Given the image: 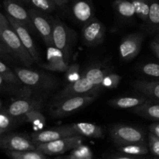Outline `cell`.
Returning a JSON list of instances; mask_svg holds the SVG:
<instances>
[{"mask_svg":"<svg viewBox=\"0 0 159 159\" xmlns=\"http://www.w3.org/2000/svg\"><path fill=\"white\" fill-rule=\"evenodd\" d=\"M0 28L2 44L5 49L26 66L32 65L35 62L32 56L23 46L20 37L9 23L7 17L2 12H0Z\"/></svg>","mask_w":159,"mask_h":159,"instance_id":"1","label":"cell"},{"mask_svg":"<svg viewBox=\"0 0 159 159\" xmlns=\"http://www.w3.org/2000/svg\"><path fill=\"white\" fill-rule=\"evenodd\" d=\"M14 72L23 85L34 89L49 91L58 85L57 79L48 73L23 68H15Z\"/></svg>","mask_w":159,"mask_h":159,"instance_id":"2","label":"cell"},{"mask_svg":"<svg viewBox=\"0 0 159 159\" xmlns=\"http://www.w3.org/2000/svg\"><path fill=\"white\" fill-rule=\"evenodd\" d=\"M98 93L85 94L65 98L54 102L50 108V113L54 118L66 117L75 112L89 105L97 97Z\"/></svg>","mask_w":159,"mask_h":159,"instance_id":"3","label":"cell"},{"mask_svg":"<svg viewBox=\"0 0 159 159\" xmlns=\"http://www.w3.org/2000/svg\"><path fill=\"white\" fill-rule=\"evenodd\" d=\"M52 23L53 44L63 53L65 61L68 63L75 43V33L58 19H52Z\"/></svg>","mask_w":159,"mask_h":159,"instance_id":"4","label":"cell"},{"mask_svg":"<svg viewBox=\"0 0 159 159\" xmlns=\"http://www.w3.org/2000/svg\"><path fill=\"white\" fill-rule=\"evenodd\" d=\"M110 135L117 147L127 144L146 143L144 132L138 127L127 125L113 126L110 130Z\"/></svg>","mask_w":159,"mask_h":159,"instance_id":"5","label":"cell"},{"mask_svg":"<svg viewBox=\"0 0 159 159\" xmlns=\"http://www.w3.org/2000/svg\"><path fill=\"white\" fill-rule=\"evenodd\" d=\"M83 138L81 135L68 137L56 140L51 142L44 143L37 145V150L44 155H61L68 152H71L76 147L82 144Z\"/></svg>","mask_w":159,"mask_h":159,"instance_id":"6","label":"cell"},{"mask_svg":"<svg viewBox=\"0 0 159 159\" xmlns=\"http://www.w3.org/2000/svg\"><path fill=\"white\" fill-rule=\"evenodd\" d=\"M0 149L3 151L23 152L37 149L30 136L19 133H5L0 135Z\"/></svg>","mask_w":159,"mask_h":159,"instance_id":"7","label":"cell"},{"mask_svg":"<svg viewBox=\"0 0 159 159\" xmlns=\"http://www.w3.org/2000/svg\"><path fill=\"white\" fill-rule=\"evenodd\" d=\"M99 92H100V90L95 86L93 83H91L83 75H82L78 80L71 83H68L61 91L59 92L57 96L54 97V101L57 102L65 98L98 93Z\"/></svg>","mask_w":159,"mask_h":159,"instance_id":"8","label":"cell"},{"mask_svg":"<svg viewBox=\"0 0 159 159\" xmlns=\"http://www.w3.org/2000/svg\"><path fill=\"white\" fill-rule=\"evenodd\" d=\"M31 20L34 23L36 31L40 34L42 40L48 47L54 46L52 40L53 23L52 19L47 14L37 9H29Z\"/></svg>","mask_w":159,"mask_h":159,"instance_id":"9","label":"cell"},{"mask_svg":"<svg viewBox=\"0 0 159 159\" xmlns=\"http://www.w3.org/2000/svg\"><path fill=\"white\" fill-rule=\"evenodd\" d=\"M106 37V27L100 20L92 19L82 26V39L88 47H96L103 42Z\"/></svg>","mask_w":159,"mask_h":159,"instance_id":"10","label":"cell"},{"mask_svg":"<svg viewBox=\"0 0 159 159\" xmlns=\"http://www.w3.org/2000/svg\"><path fill=\"white\" fill-rule=\"evenodd\" d=\"M75 135L79 134H77L71 125H66L56 127V128L49 129V130L34 132V133L30 134V136L33 142L37 146L38 144L51 142V141H56V140L75 136Z\"/></svg>","mask_w":159,"mask_h":159,"instance_id":"11","label":"cell"},{"mask_svg":"<svg viewBox=\"0 0 159 159\" xmlns=\"http://www.w3.org/2000/svg\"><path fill=\"white\" fill-rule=\"evenodd\" d=\"M144 36L141 33L129 34L122 39L119 47L121 59L124 61H130L138 55L141 50Z\"/></svg>","mask_w":159,"mask_h":159,"instance_id":"12","label":"cell"},{"mask_svg":"<svg viewBox=\"0 0 159 159\" xmlns=\"http://www.w3.org/2000/svg\"><path fill=\"white\" fill-rule=\"evenodd\" d=\"M6 17H7L8 20H9L12 27L13 28V30L16 31L18 37H20L23 46L26 48L28 52L30 53V54L32 56L34 61L40 64V55H39L38 51H37V48H36L32 37L30 35V31L24 25L22 24L21 23L18 22L17 20H14L13 18H12L9 16L6 15Z\"/></svg>","mask_w":159,"mask_h":159,"instance_id":"13","label":"cell"},{"mask_svg":"<svg viewBox=\"0 0 159 159\" xmlns=\"http://www.w3.org/2000/svg\"><path fill=\"white\" fill-rule=\"evenodd\" d=\"M42 106V100L40 99L23 97L13 101L6 108V112L12 117L23 116L26 113L33 110H40Z\"/></svg>","mask_w":159,"mask_h":159,"instance_id":"14","label":"cell"},{"mask_svg":"<svg viewBox=\"0 0 159 159\" xmlns=\"http://www.w3.org/2000/svg\"><path fill=\"white\" fill-rule=\"evenodd\" d=\"M3 6L7 16L24 25L30 33H34V31H36L29 11L26 10L23 6L12 0H5L3 2Z\"/></svg>","mask_w":159,"mask_h":159,"instance_id":"15","label":"cell"},{"mask_svg":"<svg viewBox=\"0 0 159 159\" xmlns=\"http://www.w3.org/2000/svg\"><path fill=\"white\" fill-rule=\"evenodd\" d=\"M40 65L48 71L59 72H65L69 66L68 62L65 61L63 53L54 46L48 47L47 62Z\"/></svg>","mask_w":159,"mask_h":159,"instance_id":"16","label":"cell"},{"mask_svg":"<svg viewBox=\"0 0 159 159\" xmlns=\"http://www.w3.org/2000/svg\"><path fill=\"white\" fill-rule=\"evenodd\" d=\"M71 13L79 23L85 24L94 18V9L88 0H75L71 5Z\"/></svg>","mask_w":159,"mask_h":159,"instance_id":"17","label":"cell"},{"mask_svg":"<svg viewBox=\"0 0 159 159\" xmlns=\"http://www.w3.org/2000/svg\"><path fill=\"white\" fill-rule=\"evenodd\" d=\"M77 134L90 138H102L103 130L100 126L92 123H76L71 124Z\"/></svg>","mask_w":159,"mask_h":159,"instance_id":"18","label":"cell"},{"mask_svg":"<svg viewBox=\"0 0 159 159\" xmlns=\"http://www.w3.org/2000/svg\"><path fill=\"white\" fill-rule=\"evenodd\" d=\"M134 87L148 99L159 101V81L138 80Z\"/></svg>","mask_w":159,"mask_h":159,"instance_id":"19","label":"cell"},{"mask_svg":"<svg viewBox=\"0 0 159 159\" xmlns=\"http://www.w3.org/2000/svg\"><path fill=\"white\" fill-rule=\"evenodd\" d=\"M146 96H124L118 97L109 101L111 107L118 109H134L140 107L147 101Z\"/></svg>","mask_w":159,"mask_h":159,"instance_id":"20","label":"cell"},{"mask_svg":"<svg viewBox=\"0 0 159 159\" xmlns=\"http://www.w3.org/2000/svg\"><path fill=\"white\" fill-rule=\"evenodd\" d=\"M133 111L144 118L159 121V101L148 99L144 104L134 108Z\"/></svg>","mask_w":159,"mask_h":159,"instance_id":"21","label":"cell"},{"mask_svg":"<svg viewBox=\"0 0 159 159\" xmlns=\"http://www.w3.org/2000/svg\"><path fill=\"white\" fill-rule=\"evenodd\" d=\"M113 7L119 17L124 20L129 21L136 15L134 6L130 0H115Z\"/></svg>","mask_w":159,"mask_h":159,"instance_id":"22","label":"cell"},{"mask_svg":"<svg viewBox=\"0 0 159 159\" xmlns=\"http://www.w3.org/2000/svg\"><path fill=\"white\" fill-rule=\"evenodd\" d=\"M146 25L151 33H159V0H149V12Z\"/></svg>","mask_w":159,"mask_h":159,"instance_id":"23","label":"cell"},{"mask_svg":"<svg viewBox=\"0 0 159 159\" xmlns=\"http://www.w3.org/2000/svg\"><path fill=\"white\" fill-rule=\"evenodd\" d=\"M118 150L123 154L134 155V156H145L150 152L148 145H147L146 143H138V144L119 146Z\"/></svg>","mask_w":159,"mask_h":159,"instance_id":"24","label":"cell"},{"mask_svg":"<svg viewBox=\"0 0 159 159\" xmlns=\"http://www.w3.org/2000/svg\"><path fill=\"white\" fill-rule=\"evenodd\" d=\"M82 75L101 91L100 85L105 76L107 75V72L106 70L99 67H92V68H88Z\"/></svg>","mask_w":159,"mask_h":159,"instance_id":"25","label":"cell"},{"mask_svg":"<svg viewBox=\"0 0 159 159\" xmlns=\"http://www.w3.org/2000/svg\"><path fill=\"white\" fill-rule=\"evenodd\" d=\"M8 157L11 159H48L46 155L38 150L23 151V152H12L4 151Z\"/></svg>","mask_w":159,"mask_h":159,"instance_id":"26","label":"cell"},{"mask_svg":"<svg viewBox=\"0 0 159 159\" xmlns=\"http://www.w3.org/2000/svg\"><path fill=\"white\" fill-rule=\"evenodd\" d=\"M23 117L26 122L30 123L38 129H41L46 124V118L40 110H30L26 113Z\"/></svg>","mask_w":159,"mask_h":159,"instance_id":"27","label":"cell"},{"mask_svg":"<svg viewBox=\"0 0 159 159\" xmlns=\"http://www.w3.org/2000/svg\"><path fill=\"white\" fill-rule=\"evenodd\" d=\"M18 86H20V85H14V84L7 82L0 75V90L13 93V94L20 95V96H23V97H27L30 96V92H28L29 91V89H28L29 87L26 86L25 88L21 89H18V88H17Z\"/></svg>","mask_w":159,"mask_h":159,"instance_id":"28","label":"cell"},{"mask_svg":"<svg viewBox=\"0 0 159 159\" xmlns=\"http://www.w3.org/2000/svg\"><path fill=\"white\" fill-rule=\"evenodd\" d=\"M136 10V15L146 24L149 12V0H130Z\"/></svg>","mask_w":159,"mask_h":159,"instance_id":"29","label":"cell"},{"mask_svg":"<svg viewBox=\"0 0 159 159\" xmlns=\"http://www.w3.org/2000/svg\"><path fill=\"white\" fill-rule=\"evenodd\" d=\"M16 124V120L15 117L8 114L6 110H0V135L12 130Z\"/></svg>","mask_w":159,"mask_h":159,"instance_id":"30","label":"cell"},{"mask_svg":"<svg viewBox=\"0 0 159 159\" xmlns=\"http://www.w3.org/2000/svg\"><path fill=\"white\" fill-rule=\"evenodd\" d=\"M69 157L74 159H93V154L88 146L82 144L70 152Z\"/></svg>","mask_w":159,"mask_h":159,"instance_id":"31","label":"cell"},{"mask_svg":"<svg viewBox=\"0 0 159 159\" xmlns=\"http://www.w3.org/2000/svg\"><path fill=\"white\" fill-rule=\"evenodd\" d=\"M121 76L116 73H107L100 85V89H113L117 88L121 81Z\"/></svg>","mask_w":159,"mask_h":159,"instance_id":"32","label":"cell"},{"mask_svg":"<svg viewBox=\"0 0 159 159\" xmlns=\"http://www.w3.org/2000/svg\"><path fill=\"white\" fill-rule=\"evenodd\" d=\"M0 75L6 79L7 82H10V83L14 84V85H21L22 82L20 80L14 71H12L9 67L6 65H5L3 62L0 61Z\"/></svg>","mask_w":159,"mask_h":159,"instance_id":"33","label":"cell"},{"mask_svg":"<svg viewBox=\"0 0 159 159\" xmlns=\"http://www.w3.org/2000/svg\"><path fill=\"white\" fill-rule=\"evenodd\" d=\"M37 9L43 12H52L57 6L53 0H26Z\"/></svg>","mask_w":159,"mask_h":159,"instance_id":"34","label":"cell"},{"mask_svg":"<svg viewBox=\"0 0 159 159\" xmlns=\"http://www.w3.org/2000/svg\"><path fill=\"white\" fill-rule=\"evenodd\" d=\"M142 74L154 78H159V64L147 63L139 68Z\"/></svg>","mask_w":159,"mask_h":159,"instance_id":"35","label":"cell"},{"mask_svg":"<svg viewBox=\"0 0 159 159\" xmlns=\"http://www.w3.org/2000/svg\"><path fill=\"white\" fill-rule=\"evenodd\" d=\"M79 66L77 64H73V65H69L67 71H65V79L69 82V83L75 82L76 80L81 77L80 73H79Z\"/></svg>","mask_w":159,"mask_h":159,"instance_id":"36","label":"cell"},{"mask_svg":"<svg viewBox=\"0 0 159 159\" xmlns=\"http://www.w3.org/2000/svg\"><path fill=\"white\" fill-rule=\"evenodd\" d=\"M148 148L154 157H159V138L152 133L148 134Z\"/></svg>","mask_w":159,"mask_h":159,"instance_id":"37","label":"cell"},{"mask_svg":"<svg viewBox=\"0 0 159 159\" xmlns=\"http://www.w3.org/2000/svg\"><path fill=\"white\" fill-rule=\"evenodd\" d=\"M144 156H134V155H126L123 154L120 155H115V156L111 157L110 159H141Z\"/></svg>","mask_w":159,"mask_h":159,"instance_id":"38","label":"cell"},{"mask_svg":"<svg viewBox=\"0 0 159 159\" xmlns=\"http://www.w3.org/2000/svg\"><path fill=\"white\" fill-rule=\"evenodd\" d=\"M150 48L152 50V51L155 53V55L157 56V57L159 59V43L155 41V40H152L150 43Z\"/></svg>","mask_w":159,"mask_h":159,"instance_id":"39","label":"cell"},{"mask_svg":"<svg viewBox=\"0 0 159 159\" xmlns=\"http://www.w3.org/2000/svg\"><path fill=\"white\" fill-rule=\"evenodd\" d=\"M149 130H150L151 133L156 135L157 137H158L159 138V123H155V124H152V125L149 127Z\"/></svg>","mask_w":159,"mask_h":159,"instance_id":"40","label":"cell"},{"mask_svg":"<svg viewBox=\"0 0 159 159\" xmlns=\"http://www.w3.org/2000/svg\"><path fill=\"white\" fill-rule=\"evenodd\" d=\"M54 2L55 3V5L57 6V7L62 8L67 4V2H68V0H53Z\"/></svg>","mask_w":159,"mask_h":159,"instance_id":"41","label":"cell"},{"mask_svg":"<svg viewBox=\"0 0 159 159\" xmlns=\"http://www.w3.org/2000/svg\"><path fill=\"white\" fill-rule=\"evenodd\" d=\"M7 54H9V53L8 52V51H6L4 48H3L2 45L0 43V57L6 58V57H7V56H8Z\"/></svg>","mask_w":159,"mask_h":159,"instance_id":"42","label":"cell"},{"mask_svg":"<svg viewBox=\"0 0 159 159\" xmlns=\"http://www.w3.org/2000/svg\"><path fill=\"white\" fill-rule=\"evenodd\" d=\"M55 159H69V155H68V156H58Z\"/></svg>","mask_w":159,"mask_h":159,"instance_id":"43","label":"cell"},{"mask_svg":"<svg viewBox=\"0 0 159 159\" xmlns=\"http://www.w3.org/2000/svg\"><path fill=\"white\" fill-rule=\"evenodd\" d=\"M155 41H156V42H158V43H159V33H158V34H157L156 37H155Z\"/></svg>","mask_w":159,"mask_h":159,"instance_id":"44","label":"cell"},{"mask_svg":"<svg viewBox=\"0 0 159 159\" xmlns=\"http://www.w3.org/2000/svg\"><path fill=\"white\" fill-rule=\"evenodd\" d=\"M152 158H151V157H148V156H146V155H145V156L143 157V158L141 159H152Z\"/></svg>","mask_w":159,"mask_h":159,"instance_id":"45","label":"cell"},{"mask_svg":"<svg viewBox=\"0 0 159 159\" xmlns=\"http://www.w3.org/2000/svg\"><path fill=\"white\" fill-rule=\"evenodd\" d=\"M0 43L2 44V38H1V28H0ZM4 48V47H3Z\"/></svg>","mask_w":159,"mask_h":159,"instance_id":"46","label":"cell"},{"mask_svg":"<svg viewBox=\"0 0 159 159\" xmlns=\"http://www.w3.org/2000/svg\"><path fill=\"white\" fill-rule=\"evenodd\" d=\"M2 103L1 100H0V110H2Z\"/></svg>","mask_w":159,"mask_h":159,"instance_id":"47","label":"cell"},{"mask_svg":"<svg viewBox=\"0 0 159 159\" xmlns=\"http://www.w3.org/2000/svg\"><path fill=\"white\" fill-rule=\"evenodd\" d=\"M152 159H159V157H154Z\"/></svg>","mask_w":159,"mask_h":159,"instance_id":"48","label":"cell"},{"mask_svg":"<svg viewBox=\"0 0 159 159\" xmlns=\"http://www.w3.org/2000/svg\"><path fill=\"white\" fill-rule=\"evenodd\" d=\"M69 159H74V158H70V157H69Z\"/></svg>","mask_w":159,"mask_h":159,"instance_id":"49","label":"cell"},{"mask_svg":"<svg viewBox=\"0 0 159 159\" xmlns=\"http://www.w3.org/2000/svg\"><path fill=\"white\" fill-rule=\"evenodd\" d=\"M0 8H1V6H0Z\"/></svg>","mask_w":159,"mask_h":159,"instance_id":"50","label":"cell"},{"mask_svg":"<svg viewBox=\"0 0 159 159\" xmlns=\"http://www.w3.org/2000/svg\"></svg>","mask_w":159,"mask_h":159,"instance_id":"51","label":"cell"},{"mask_svg":"<svg viewBox=\"0 0 159 159\" xmlns=\"http://www.w3.org/2000/svg\"></svg>","mask_w":159,"mask_h":159,"instance_id":"52","label":"cell"}]
</instances>
